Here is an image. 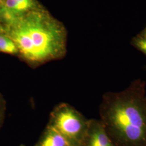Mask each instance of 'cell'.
I'll list each match as a JSON object with an SVG mask.
<instances>
[{
  "label": "cell",
  "instance_id": "1",
  "mask_svg": "<svg viewBox=\"0 0 146 146\" xmlns=\"http://www.w3.org/2000/svg\"><path fill=\"white\" fill-rule=\"evenodd\" d=\"M18 56L31 67L62 59L67 52V29L44 7L5 24Z\"/></svg>",
  "mask_w": 146,
  "mask_h": 146
},
{
  "label": "cell",
  "instance_id": "2",
  "mask_svg": "<svg viewBox=\"0 0 146 146\" xmlns=\"http://www.w3.org/2000/svg\"><path fill=\"white\" fill-rule=\"evenodd\" d=\"M105 120L120 136L137 142L146 137V109L137 100L120 98L109 105Z\"/></svg>",
  "mask_w": 146,
  "mask_h": 146
},
{
  "label": "cell",
  "instance_id": "3",
  "mask_svg": "<svg viewBox=\"0 0 146 146\" xmlns=\"http://www.w3.org/2000/svg\"><path fill=\"white\" fill-rule=\"evenodd\" d=\"M49 125L74 146L81 141L84 133L88 131L89 121L73 107L62 103L51 113Z\"/></svg>",
  "mask_w": 146,
  "mask_h": 146
},
{
  "label": "cell",
  "instance_id": "4",
  "mask_svg": "<svg viewBox=\"0 0 146 146\" xmlns=\"http://www.w3.org/2000/svg\"><path fill=\"white\" fill-rule=\"evenodd\" d=\"M43 7L38 0H0L1 19L5 24Z\"/></svg>",
  "mask_w": 146,
  "mask_h": 146
},
{
  "label": "cell",
  "instance_id": "5",
  "mask_svg": "<svg viewBox=\"0 0 146 146\" xmlns=\"http://www.w3.org/2000/svg\"><path fill=\"white\" fill-rule=\"evenodd\" d=\"M38 146H72L52 125H48Z\"/></svg>",
  "mask_w": 146,
  "mask_h": 146
},
{
  "label": "cell",
  "instance_id": "6",
  "mask_svg": "<svg viewBox=\"0 0 146 146\" xmlns=\"http://www.w3.org/2000/svg\"><path fill=\"white\" fill-rule=\"evenodd\" d=\"M0 52L19 55V50L15 42L5 33L0 34Z\"/></svg>",
  "mask_w": 146,
  "mask_h": 146
},
{
  "label": "cell",
  "instance_id": "7",
  "mask_svg": "<svg viewBox=\"0 0 146 146\" xmlns=\"http://www.w3.org/2000/svg\"><path fill=\"white\" fill-rule=\"evenodd\" d=\"M133 44L146 55V36L139 35L133 40Z\"/></svg>",
  "mask_w": 146,
  "mask_h": 146
},
{
  "label": "cell",
  "instance_id": "8",
  "mask_svg": "<svg viewBox=\"0 0 146 146\" xmlns=\"http://www.w3.org/2000/svg\"><path fill=\"white\" fill-rule=\"evenodd\" d=\"M5 102L2 95L0 94V126L2 125V122L5 117Z\"/></svg>",
  "mask_w": 146,
  "mask_h": 146
},
{
  "label": "cell",
  "instance_id": "9",
  "mask_svg": "<svg viewBox=\"0 0 146 146\" xmlns=\"http://www.w3.org/2000/svg\"><path fill=\"white\" fill-rule=\"evenodd\" d=\"M88 146H101L99 145L97 142L94 140L93 138L89 136V137L88 143Z\"/></svg>",
  "mask_w": 146,
  "mask_h": 146
},
{
  "label": "cell",
  "instance_id": "10",
  "mask_svg": "<svg viewBox=\"0 0 146 146\" xmlns=\"http://www.w3.org/2000/svg\"><path fill=\"white\" fill-rule=\"evenodd\" d=\"M5 24L2 21V20L0 19V34L5 33Z\"/></svg>",
  "mask_w": 146,
  "mask_h": 146
},
{
  "label": "cell",
  "instance_id": "11",
  "mask_svg": "<svg viewBox=\"0 0 146 146\" xmlns=\"http://www.w3.org/2000/svg\"><path fill=\"white\" fill-rule=\"evenodd\" d=\"M141 35H145V36H146V28L143 30V32L142 33V34H141Z\"/></svg>",
  "mask_w": 146,
  "mask_h": 146
},
{
  "label": "cell",
  "instance_id": "12",
  "mask_svg": "<svg viewBox=\"0 0 146 146\" xmlns=\"http://www.w3.org/2000/svg\"><path fill=\"white\" fill-rule=\"evenodd\" d=\"M0 19H1V16H0Z\"/></svg>",
  "mask_w": 146,
  "mask_h": 146
}]
</instances>
